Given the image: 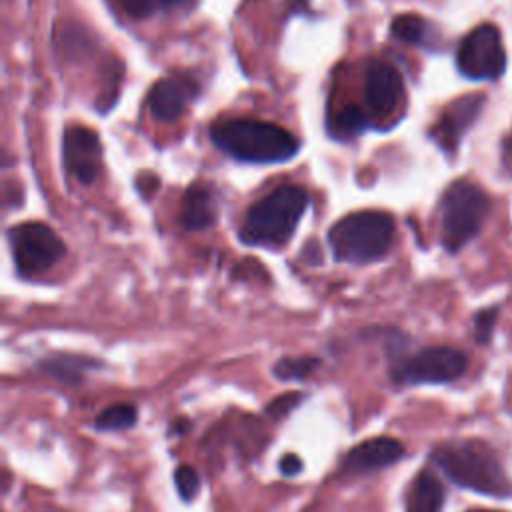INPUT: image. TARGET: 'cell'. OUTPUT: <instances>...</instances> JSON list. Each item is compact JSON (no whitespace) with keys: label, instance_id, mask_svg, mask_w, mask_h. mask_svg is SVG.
Wrapping results in <instances>:
<instances>
[{"label":"cell","instance_id":"1","mask_svg":"<svg viewBox=\"0 0 512 512\" xmlns=\"http://www.w3.org/2000/svg\"><path fill=\"white\" fill-rule=\"evenodd\" d=\"M210 140L230 158L248 164H276L294 158L300 142L278 124L230 118L210 126Z\"/></svg>","mask_w":512,"mask_h":512},{"label":"cell","instance_id":"2","mask_svg":"<svg viewBox=\"0 0 512 512\" xmlns=\"http://www.w3.org/2000/svg\"><path fill=\"white\" fill-rule=\"evenodd\" d=\"M308 208V192L296 184H282L250 206L240 226V240L250 246H284Z\"/></svg>","mask_w":512,"mask_h":512},{"label":"cell","instance_id":"3","mask_svg":"<svg viewBox=\"0 0 512 512\" xmlns=\"http://www.w3.org/2000/svg\"><path fill=\"white\" fill-rule=\"evenodd\" d=\"M434 464L458 486L506 498L512 494L510 480L494 452L478 442H456L438 446L432 452Z\"/></svg>","mask_w":512,"mask_h":512},{"label":"cell","instance_id":"4","mask_svg":"<svg viewBox=\"0 0 512 512\" xmlns=\"http://www.w3.org/2000/svg\"><path fill=\"white\" fill-rule=\"evenodd\" d=\"M392 240L394 220L378 210L346 214L328 232L334 260L346 264H370L384 258Z\"/></svg>","mask_w":512,"mask_h":512},{"label":"cell","instance_id":"5","mask_svg":"<svg viewBox=\"0 0 512 512\" xmlns=\"http://www.w3.org/2000/svg\"><path fill=\"white\" fill-rule=\"evenodd\" d=\"M490 210L488 194L466 180L452 182L440 200V240L448 252H460L478 236Z\"/></svg>","mask_w":512,"mask_h":512},{"label":"cell","instance_id":"6","mask_svg":"<svg viewBox=\"0 0 512 512\" xmlns=\"http://www.w3.org/2000/svg\"><path fill=\"white\" fill-rule=\"evenodd\" d=\"M8 244L16 272L22 278L50 270L66 254V246L60 236L42 222H22L12 226L8 230Z\"/></svg>","mask_w":512,"mask_h":512},{"label":"cell","instance_id":"7","mask_svg":"<svg viewBox=\"0 0 512 512\" xmlns=\"http://www.w3.org/2000/svg\"><path fill=\"white\" fill-rule=\"evenodd\" d=\"M468 358L450 346H430L392 364L390 376L396 384H446L464 374Z\"/></svg>","mask_w":512,"mask_h":512},{"label":"cell","instance_id":"8","mask_svg":"<svg viewBox=\"0 0 512 512\" xmlns=\"http://www.w3.org/2000/svg\"><path fill=\"white\" fill-rule=\"evenodd\" d=\"M460 74L472 80H496L506 68L502 34L494 24H480L468 32L456 52Z\"/></svg>","mask_w":512,"mask_h":512},{"label":"cell","instance_id":"9","mask_svg":"<svg viewBox=\"0 0 512 512\" xmlns=\"http://www.w3.org/2000/svg\"><path fill=\"white\" fill-rule=\"evenodd\" d=\"M66 172L80 184H92L102 172V146L98 134L86 126H70L62 138Z\"/></svg>","mask_w":512,"mask_h":512},{"label":"cell","instance_id":"10","mask_svg":"<svg viewBox=\"0 0 512 512\" xmlns=\"http://www.w3.org/2000/svg\"><path fill=\"white\" fill-rule=\"evenodd\" d=\"M364 98L372 116L390 118L404 98L400 72L384 60H372L364 74Z\"/></svg>","mask_w":512,"mask_h":512},{"label":"cell","instance_id":"11","mask_svg":"<svg viewBox=\"0 0 512 512\" xmlns=\"http://www.w3.org/2000/svg\"><path fill=\"white\" fill-rule=\"evenodd\" d=\"M484 100L486 98L482 94H468V96L454 100L442 112L438 124L432 130V136L444 150L454 152L458 148L462 134L474 124V120L482 112Z\"/></svg>","mask_w":512,"mask_h":512},{"label":"cell","instance_id":"12","mask_svg":"<svg viewBox=\"0 0 512 512\" xmlns=\"http://www.w3.org/2000/svg\"><path fill=\"white\" fill-rule=\"evenodd\" d=\"M404 456V446L396 438L376 436L356 444L344 456V470L348 472H372L386 466H392Z\"/></svg>","mask_w":512,"mask_h":512},{"label":"cell","instance_id":"13","mask_svg":"<svg viewBox=\"0 0 512 512\" xmlns=\"http://www.w3.org/2000/svg\"><path fill=\"white\" fill-rule=\"evenodd\" d=\"M192 96L190 82L170 76L158 80L148 92L146 104L154 120L158 122H176L182 118L186 104Z\"/></svg>","mask_w":512,"mask_h":512},{"label":"cell","instance_id":"14","mask_svg":"<svg viewBox=\"0 0 512 512\" xmlns=\"http://www.w3.org/2000/svg\"><path fill=\"white\" fill-rule=\"evenodd\" d=\"M218 200L208 184H192L182 202V224L190 232L204 230L216 222Z\"/></svg>","mask_w":512,"mask_h":512},{"label":"cell","instance_id":"15","mask_svg":"<svg viewBox=\"0 0 512 512\" xmlns=\"http://www.w3.org/2000/svg\"><path fill=\"white\" fill-rule=\"evenodd\" d=\"M100 366L98 360L78 354H56L40 362V370L64 384H80L88 370Z\"/></svg>","mask_w":512,"mask_h":512},{"label":"cell","instance_id":"16","mask_svg":"<svg viewBox=\"0 0 512 512\" xmlns=\"http://www.w3.org/2000/svg\"><path fill=\"white\" fill-rule=\"evenodd\" d=\"M444 486L430 472H420L408 496V512H442Z\"/></svg>","mask_w":512,"mask_h":512},{"label":"cell","instance_id":"17","mask_svg":"<svg viewBox=\"0 0 512 512\" xmlns=\"http://www.w3.org/2000/svg\"><path fill=\"white\" fill-rule=\"evenodd\" d=\"M368 128V116L358 106H344L328 122V132L338 140H352Z\"/></svg>","mask_w":512,"mask_h":512},{"label":"cell","instance_id":"18","mask_svg":"<svg viewBox=\"0 0 512 512\" xmlns=\"http://www.w3.org/2000/svg\"><path fill=\"white\" fill-rule=\"evenodd\" d=\"M138 420V410L134 404L128 402H118L108 408H104L96 420L94 428L100 432H120V430H130Z\"/></svg>","mask_w":512,"mask_h":512},{"label":"cell","instance_id":"19","mask_svg":"<svg viewBox=\"0 0 512 512\" xmlns=\"http://www.w3.org/2000/svg\"><path fill=\"white\" fill-rule=\"evenodd\" d=\"M318 366H320V360L314 356H284L272 366V372L278 380L296 382L314 374Z\"/></svg>","mask_w":512,"mask_h":512},{"label":"cell","instance_id":"20","mask_svg":"<svg viewBox=\"0 0 512 512\" xmlns=\"http://www.w3.org/2000/svg\"><path fill=\"white\" fill-rule=\"evenodd\" d=\"M390 32L406 44H424L428 36V22L416 14H400L392 20Z\"/></svg>","mask_w":512,"mask_h":512},{"label":"cell","instance_id":"21","mask_svg":"<svg viewBox=\"0 0 512 512\" xmlns=\"http://www.w3.org/2000/svg\"><path fill=\"white\" fill-rule=\"evenodd\" d=\"M188 0H118L120 8L130 18H148L160 10H172Z\"/></svg>","mask_w":512,"mask_h":512},{"label":"cell","instance_id":"22","mask_svg":"<svg viewBox=\"0 0 512 512\" xmlns=\"http://www.w3.org/2000/svg\"><path fill=\"white\" fill-rule=\"evenodd\" d=\"M174 484H176V490L180 494V498L184 502H190L198 496L200 492V478H198V472L188 466V464H182L174 470Z\"/></svg>","mask_w":512,"mask_h":512},{"label":"cell","instance_id":"23","mask_svg":"<svg viewBox=\"0 0 512 512\" xmlns=\"http://www.w3.org/2000/svg\"><path fill=\"white\" fill-rule=\"evenodd\" d=\"M302 400H304V394H302V392H286V394L276 396L272 402H268L266 408H264V412H266V416L272 418V420H282V418H286L292 410H296Z\"/></svg>","mask_w":512,"mask_h":512},{"label":"cell","instance_id":"24","mask_svg":"<svg viewBox=\"0 0 512 512\" xmlns=\"http://www.w3.org/2000/svg\"><path fill=\"white\" fill-rule=\"evenodd\" d=\"M496 318H498V308H486V310L476 314V318H474V338H476V342L486 344L492 338Z\"/></svg>","mask_w":512,"mask_h":512},{"label":"cell","instance_id":"25","mask_svg":"<svg viewBox=\"0 0 512 512\" xmlns=\"http://www.w3.org/2000/svg\"><path fill=\"white\" fill-rule=\"evenodd\" d=\"M302 460L296 456V454H284L278 462V468H280V474L286 476V478H292L296 474L302 472Z\"/></svg>","mask_w":512,"mask_h":512},{"label":"cell","instance_id":"26","mask_svg":"<svg viewBox=\"0 0 512 512\" xmlns=\"http://www.w3.org/2000/svg\"><path fill=\"white\" fill-rule=\"evenodd\" d=\"M468 512H496V510H468Z\"/></svg>","mask_w":512,"mask_h":512}]
</instances>
